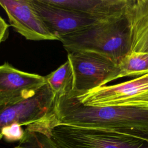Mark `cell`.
<instances>
[{"instance_id":"obj_14","label":"cell","mask_w":148,"mask_h":148,"mask_svg":"<svg viewBox=\"0 0 148 148\" xmlns=\"http://www.w3.org/2000/svg\"><path fill=\"white\" fill-rule=\"evenodd\" d=\"M117 79L124 77H139L148 73V53H131L118 64Z\"/></svg>"},{"instance_id":"obj_8","label":"cell","mask_w":148,"mask_h":148,"mask_svg":"<svg viewBox=\"0 0 148 148\" xmlns=\"http://www.w3.org/2000/svg\"><path fill=\"white\" fill-rule=\"evenodd\" d=\"M13 29L27 40H58L34 9L31 0H0Z\"/></svg>"},{"instance_id":"obj_3","label":"cell","mask_w":148,"mask_h":148,"mask_svg":"<svg viewBox=\"0 0 148 148\" xmlns=\"http://www.w3.org/2000/svg\"><path fill=\"white\" fill-rule=\"evenodd\" d=\"M44 125L61 148H148V140L108 130L54 124Z\"/></svg>"},{"instance_id":"obj_13","label":"cell","mask_w":148,"mask_h":148,"mask_svg":"<svg viewBox=\"0 0 148 148\" xmlns=\"http://www.w3.org/2000/svg\"><path fill=\"white\" fill-rule=\"evenodd\" d=\"M45 77L47 84L56 97L64 95L73 89V71L68 60L56 70Z\"/></svg>"},{"instance_id":"obj_10","label":"cell","mask_w":148,"mask_h":148,"mask_svg":"<svg viewBox=\"0 0 148 148\" xmlns=\"http://www.w3.org/2000/svg\"><path fill=\"white\" fill-rule=\"evenodd\" d=\"M52 5L82 13L98 23L123 18L130 0H46Z\"/></svg>"},{"instance_id":"obj_6","label":"cell","mask_w":148,"mask_h":148,"mask_svg":"<svg viewBox=\"0 0 148 148\" xmlns=\"http://www.w3.org/2000/svg\"><path fill=\"white\" fill-rule=\"evenodd\" d=\"M57 97L46 83L32 97L0 109V139L4 128L13 124L26 127L54 115Z\"/></svg>"},{"instance_id":"obj_15","label":"cell","mask_w":148,"mask_h":148,"mask_svg":"<svg viewBox=\"0 0 148 148\" xmlns=\"http://www.w3.org/2000/svg\"><path fill=\"white\" fill-rule=\"evenodd\" d=\"M25 131L21 125L13 124L4 128L2 135L4 139L8 142L20 141L24 137Z\"/></svg>"},{"instance_id":"obj_5","label":"cell","mask_w":148,"mask_h":148,"mask_svg":"<svg viewBox=\"0 0 148 148\" xmlns=\"http://www.w3.org/2000/svg\"><path fill=\"white\" fill-rule=\"evenodd\" d=\"M73 71L72 91L84 92L117 79L118 63L101 53L81 50L68 53Z\"/></svg>"},{"instance_id":"obj_11","label":"cell","mask_w":148,"mask_h":148,"mask_svg":"<svg viewBox=\"0 0 148 148\" xmlns=\"http://www.w3.org/2000/svg\"><path fill=\"white\" fill-rule=\"evenodd\" d=\"M125 18L131 35L130 53H148V0H130Z\"/></svg>"},{"instance_id":"obj_2","label":"cell","mask_w":148,"mask_h":148,"mask_svg":"<svg viewBox=\"0 0 148 148\" xmlns=\"http://www.w3.org/2000/svg\"><path fill=\"white\" fill-rule=\"evenodd\" d=\"M68 53L81 50L105 54L119 62L131 51V35L125 17L97 23L82 30L58 37Z\"/></svg>"},{"instance_id":"obj_1","label":"cell","mask_w":148,"mask_h":148,"mask_svg":"<svg viewBox=\"0 0 148 148\" xmlns=\"http://www.w3.org/2000/svg\"><path fill=\"white\" fill-rule=\"evenodd\" d=\"M54 124L108 130L148 140V108L84 105L57 97Z\"/></svg>"},{"instance_id":"obj_16","label":"cell","mask_w":148,"mask_h":148,"mask_svg":"<svg viewBox=\"0 0 148 148\" xmlns=\"http://www.w3.org/2000/svg\"><path fill=\"white\" fill-rule=\"evenodd\" d=\"M9 27V25L0 16V44L8 38Z\"/></svg>"},{"instance_id":"obj_7","label":"cell","mask_w":148,"mask_h":148,"mask_svg":"<svg viewBox=\"0 0 148 148\" xmlns=\"http://www.w3.org/2000/svg\"><path fill=\"white\" fill-rule=\"evenodd\" d=\"M46 83L45 76L0 65V109L34 96Z\"/></svg>"},{"instance_id":"obj_9","label":"cell","mask_w":148,"mask_h":148,"mask_svg":"<svg viewBox=\"0 0 148 148\" xmlns=\"http://www.w3.org/2000/svg\"><path fill=\"white\" fill-rule=\"evenodd\" d=\"M45 25L56 37L77 32L98 22L77 12L48 3L46 0H31Z\"/></svg>"},{"instance_id":"obj_4","label":"cell","mask_w":148,"mask_h":148,"mask_svg":"<svg viewBox=\"0 0 148 148\" xmlns=\"http://www.w3.org/2000/svg\"><path fill=\"white\" fill-rule=\"evenodd\" d=\"M78 102L91 106L148 108V73L131 80L78 93H66Z\"/></svg>"},{"instance_id":"obj_12","label":"cell","mask_w":148,"mask_h":148,"mask_svg":"<svg viewBox=\"0 0 148 148\" xmlns=\"http://www.w3.org/2000/svg\"><path fill=\"white\" fill-rule=\"evenodd\" d=\"M25 134L14 148H61L53 140L42 121L27 126Z\"/></svg>"}]
</instances>
